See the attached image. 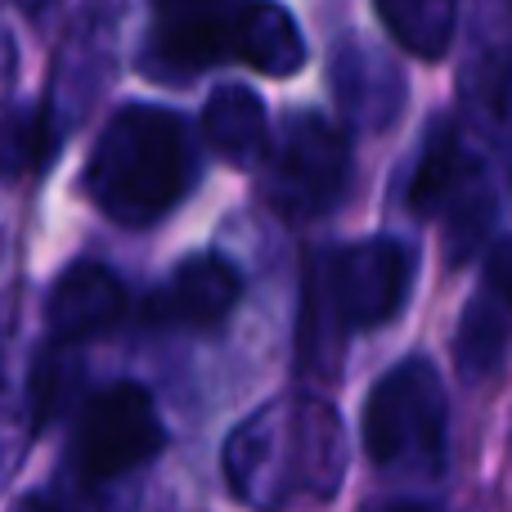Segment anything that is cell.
<instances>
[{
  "mask_svg": "<svg viewBox=\"0 0 512 512\" xmlns=\"http://www.w3.org/2000/svg\"><path fill=\"white\" fill-rule=\"evenodd\" d=\"M221 468L230 495L252 512L328 504L346 477L342 418L319 396H279L225 436Z\"/></svg>",
  "mask_w": 512,
  "mask_h": 512,
  "instance_id": "1",
  "label": "cell"
},
{
  "mask_svg": "<svg viewBox=\"0 0 512 512\" xmlns=\"http://www.w3.org/2000/svg\"><path fill=\"white\" fill-rule=\"evenodd\" d=\"M189 140L176 113L131 104L104 126L86 162V198L122 225L167 216L189 189Z\"/></svg>",
  "mask_w": 512,
  "mask_h": 512,
  "instance_id": "2",
  "label": "cell"
},
{
  "mask_svg": "<svg viewBox=\"0 0 512 512\" xmlns=\"http://www.w3.org/2000/svg\"><path fill=\"white\" fill-rule=\"evenodd\" d=\"M445 387L441 373L414 355L400 360L373 382L364 400V454L387 477L432 481L445 472Z\"/></svg>",
  "mask_w": 512,
  "mask_h": 512,
  "instance_id": "3",
  "label": "cell"
},
{
  "mask_svg": "<svg viewBox=\"0 0 512 512\" xmlns=\"http://www.w3.org/2000/svg\"><path fill=\"white\" fill-rule=\"evenodd\" d=\"M405 203L423 221H445V239H450L454 261L477 252L486 243V234L495 230L499 198L490 189L481 158L472 153L468 135L459 131V122L445 117V122L432 126V135L423 144V158L414 167V180H409Z\"/></svg>",
  "mask_w": 512,
  "mask_h": 512,
  "instance_id": "4",
  "label": "cell"
},
{
  "mask_svg": "<svg viewBox=\"0 0 512 512\" xmlns=\"http://www.w3.org/2000/svg\"><path fill=\"white\" fill-rule=\"evenodd\" d=\"M414 283V248L400 239H360L319 261L310 310H324L333 333L382 328L400 315Z\"/></svg>",
  "mask_w": 512,
  "mask_h": 512,
  "instance_id": "5",
  "label": "cell"
},
{
  "mask_svg": "<svg viewBox=\"0 0 512 512\" xmlns=\"http://www.w3.org/2000/svg\"><path fill=\"white\" fill-rule=\"evenodd\" d=\"M351 185V144L319 113H292L265 153V203L283 221L333 212Z\"/></svg>",
  "mask_w": 512,
  "mask_h": 512,
  "instance_id": "6",
  "label": "cell"
},
{
  "mask_svg": "<svg viewBox=\"0 0 512 512\" xmlns=\"http://www.w3.org/2000/svg\"><path fill=\"white\" fill-rule=\"evenodd\" d=\"M167 445L153 396L140 382H113L81 405L72 441V477L81 481H135Z\"/></svg>",
  "mask_w": 512,
  "mask_h": 512,
  "instance_id": "7",
  "label": "cell"
},
{
  "mask_svg": "<svg viewBox=\"0 0 512 512\" xmlns=\"http://www.w3.org/2000/svg\"><path fill=\"white\" fill-rule=\"evenodd\" d=\"M243 5L248 0H153L144 72L158 81L198 77L207 63L230 54Z\"/></svg>",
  "mask_w": 512,
  "mask_h": 512,
  "instance_id": "8",
  "label": "cell"
},
{
  "mask_svg": "<svg viewBox=\"0 0 512 512\" xmlns=\"http://www.w3.org/2000/svg\"><path fill=\"white\" fill-rule=\"evenodd\" d=\"M512 328V239L499 243L486 261L477 297L463 310V324L454 333V364L468 382H481L504 364Z\"/></svg>",
  "mask_w": 512,
  "mask_h": 512,
  "instance_id": "9",
  "label": "cell"
},
{
  "mask_svg": "<svg viewBox=\"0 0 512 512\" xmlns=\"http://www.w3.org/2000/svg\"><path fill=\"white\" fill-rule=\"evenodd\" d=\"M126 315V288L113 270L95 261H77L54 279L50 297H45V324L50 337L63 346L90 342V337L117 328Z\"/></svg>",
  "mask_w": 512,
  "mask_h": 512,
  "instance_id": "10",
  "label": "cell"
},
{
  "mask_svg": "<svg viewBox=\"0 0 512 512\" xmlns=\"http://www.w3.org/2000/svg\"><path fill=\"white\" fill-rule=\"evenodd\" d=\"M239 297H243V274L225 256L203 252L176 265L171 283L153 297L149 315L153 324H171V328H216L221 319H230Z\"/></svg>",
  "mask_w": 512,
  "mask_h": 512,
  "instance_id": "11",
  "label": "cell"
},
{
  "mask_svg": "<svg viewBox=\"0 0 512 512\" xmlns=\"http://www.w3.org/2000/svg\"><path fill=\"white\" fill-rule=\"evenodd\" d=\"M333 90L342 113L360 131H387L405 108V72L382 50L360 41H342L333 54Z\"/></svg>",
  "mask_w": 512,
  "mask_h": 512,
  "instance_id": "12",
  "label": "cell"
},
{
  "mask_svg": "<svg viewBox=\"0 0 512 512\" xmlns=\"http://www.w3.org/2000/svg\"><path fill=\"white\" fill-rule=\"evenodd\" d=\"M234 59L248 68H261L265 77H292L306 63V41H301L297 18L274 0H248L234 23Z\"/></svg>",
  "mask_w": 512,
  "mask_h": 512,
  "instance_id": "13",
  "label": "cell"
},
{
  "mask_svg": "<svg viewBox=\"0 0 512 512\" xmlns=\"http://www.w3.org/2000/svg\"><path fill=\"white\" fill-rule=\"evenodd\" d=\"M203 135L225 162L234 167H256L270 153V131H265V104L248 86H221L212 90L203 108Z\"/></svg>",
  "mask_w": 512,
  "mask_h": 512,
  "instance_id": "14",
  "label": "cell"
},
{
  "mask_svg": "<svg viewBox=\"0 0 512 512\" xmlns=\"http://www.w3.org/2000/svg\"><path fill=\"white\" fill-rule=\"evenodd\" d=\"M378 23L414 59H441L454 41L459 0H373Z\"/></svg>",
  "mask_w": 512,
  "mask_h": 512,
  "instance_id": "15",
  "label": "cell"
},
{
  "mask_svg": "<svg viewBox=\"0 0 512 512\" xmlns=\"http://www.w3.org/2000/svg\"><path fill=\"white\" fill-rule=\"evenodd\" d=\"M54 144H59V131H54L50 113L41 104L9 113L0 122V176L18 180L27 171L45 167L54 158Z\"/></svg>",
  "mask_w": 512,
  "mask_h": 512,
  "instance_id": "16",
  "label": "cell"
},
{
  "mask_svg": "<svg viewBox=\"0 0 512 512\" xmlns=\"http://www.w3.org/2000/svg\"><path fill=\"white\" fill-rule=\"evenodd\" d=\"M81 382V364L68 355V346L54 342L50 351H41L32 369V387H27V400H32V427H50L63 409L72 405Z\"/></svg>",
  "mask_w": 512,
  "mask_h": 512,
  "instance_id": "17",
  "label": "cell"
},
{
  "mask_svg": "<svg viewBox=\"0 0 512 512\" xmlns=\"http://www.w3.org/2000/svg\"><path fill=\"white\" fill-rule=\"evenodd\" d=\"M54 512H135L140 508V490L135 481H81V477H63L50 490Z\"/></svg>",
  "mask_w": 512,
  "mask_h": 512,
  "instance_id": "18",
  "label": "cell"
},
{
  "mask_svg": "<svg viewBox=\"0 0 512 512\" xmlns=\"http://www.w3.org/2000/svg\"><path fill=\"white\" fill-rule=\"evenodd\" d=\"M360 512H450L436 499H409V495H387V499H369Z\"/></svg>",
  "mask_w": 512,
  "mask_h": 512,
  "instance_id": "19",
  "label": "cell"
},
{
  "mask_svg": "<svg viewBox=\"0 0 512 512\" xmlns=\"http://www.w3.org/2000/svg\"><path fill=\"white\" fill-rule=\"evenodd\" d=\"M9 512H54V504H50V495H27V499H18Z\"/></svg>",
  "mask_w": 512,
  "mask_h": 512,
  "instance_id": "20",
  "label": "cell"
}]
</instances>
